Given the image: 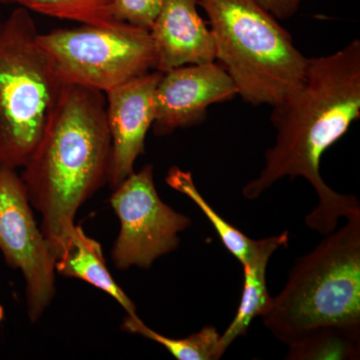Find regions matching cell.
<instances>
[{"label":"cell","mask_w":360,"mask_h":360,"mask_svg":"<svg viewBox=\"0 0 360 360\" xmlns=\"http://www.w3.org/2000/svg\"><path fill=\"white\" fill-rule=\"evenodd\" d=\"M265 11L274 16L276 20H288L292 18L303 0H257Z\"/></svg>","instance_id":"19"},{"label":"cell","mask_w":360,"mask_h":360,"mask_svg":"<svg viewBox=\"0 0 360 360\" xmlns=\"http://www.w3.org/2000/svg\"><path fill=\"white\" fill-rule=\"evenodd\" d=\"M39 33L25 7L0 23V167L25 165L65 86Z\"/></svg>","instance_id":"5"},{"label":"cell","mask_w":360,"mask_h":360,"mask_svg":"<svg viewBox=\"0 0 360 360\" xmlns=\"http://www.w3.org/2000/svg\"><path fill=\"white\" fill-rule=\"evenodd\" d=\"M0 251L25 281L28 317L39 321L56 295V257L37 226L21 177L0 167Z\"/></svg>","instance_id":"8"},{"label":"cell","mask_w":360,"mask_h":360,"mask_svg":"<svg viewBox=\"0 0 360 360\" xmlns=\"http://www.w3.org/2000/svg\"><path fill=\"white\" fill-rule=\"evenodd\" d=\"M37 39L65 84L105 94L156 70L150 32L129 23L59 28Z\"/></svg>","instance_id":"6"},{"label":"cell","mask_w":360,"mask_h":360,"mask_svg":"<svg viewBox=\"0 0 360 360\" xmlns=\"http://www.w3.org/2000/svg\"><path fill=\"white\" fill-rule=\"evenodd\" d=\"M198 0H165L151 26L155 70L165 72L184 65L217 60L212 30L198 11Z\"/></svg>","instance_id":"11"},{"label":"cell","mask_w":360,"mask_h":360,"mask_svg":"<svg viewBox=\"0 0 360 360\" xmlns=\"http://www.w3.org/2000/svg\"><path fill=\"white\" fill-rule=\"evenodd\" d=\"M125 333L143 336L167 348L179 360H217L220 335L212 326H206L198 333L186 338H170L149 328L137 315L127 314L122 323Z\"/></svg>","instance_id":"15"},{"label":"cell","mask_w":360,"mask_h":360,"mask_svg":"<svg viewBox=\"0 0 360 360\" xmlns=\"http://www.w3.org/2000/svg\"><path fill=\"white\" fill-rule=\"evenodd\" d=\"M238 96L231 77L219 63L184 65L162 72L155 91V120L158 136L205 122L212 104Z\"/></svg>","instance_id":"9"},{"label":"cell","mask_w":360,"mask_h":360,"mask_svg":"<svg viewBox=\"0 0 360 360\" xmlns=\"http://www.w3.org/2000/svg\"><path fill=\"white\" fill-rule=\"evenodd\" d=\"M56 271L94 285L120 303L127 314L137 315L134 303L111 276L101 243L87 236L82 226L75 225L71 232L68 243L56 258Z\"/></svg>","instance_id":"13"},{"label":"cell","mask_w":360,"mask_h":360,"mask_svg":"<svg viewBox=\"0 0 360 360\" xmlns=\"http://www.w3.org/2000/svg\"><path fill=\"white\" fill-rule=\"evenodd\" d=\"M113 191L110 202L120 224L111 250L116 269H149L179 248V234L191 226V219L160 200L153 165L130 174Z\"/></svg>","instance_id":"7"},{"label":"cell","mask_w":360,"mask_h":360,"mask_svg":"<svg viewBox=\"0 0 360 360\" xmlns=\"http://www.w3.org/2000/svg\"><path fill=\"white\" fill-rule=\"evenodd\" d=\"M165 0H115L113 18L117 21L150 30Z\"/></svg>","instance_id":"18"},{"label":"cell","mask_w":360,"mask_h":360,"mask_svg":"<svg viewBox=\"0 0 360 360\" xmlns=\"http://www.w3.org/2000/svg\"><path fill=\"white\" fill-rule=\"evenodd\" d=\"M162 72L150 71L105 92L106 120L111 139L108 184L111 188L134 172L155 120V91Z\"/></svg>","instance_id":"10"},{"label":"cell","mask_w":360,"mask_h":360,"mask_svg":"<svg viewBox=\"0 0 360 360\" xmlns=\"http://www.w3.org/2000/svg\"><path fill=\"white\" fill-rule=\"evenodd\" d=\"M110 160L105 94L65 84L20 176L56 258L77 225L78 210L108 184Z\"/></svg>","instance_id":"2"},{"label":"cell","mask_w":360,"mask_h":360,"mask_svg":"<svg viewBox=\"0 0 360 360\" xmlns=\"http://www.w3.org/2000/svg\"><path fill=\"white\" fill-rule=\"evenodd\" d=\"M326 236L296 262L262 316L285 345L322 330L360 342V217Z\"/></svg>","instance_id":"3"},{"label":"cell","mask_w":360,"mask_h":360,"mask_svg":"<svg viewBox=\"0 0 360 360\" xmlns=\"http://www.w3.org/2000/svg\"><path fill=\"white\" fill-rule=\"evenodd\" d=\"M167 182L172 188L184 193L193 201L194 205L200 207L201 212L214 227L225 248L240 262L241 265L250 262L255 252L257 240L248 238L245 234L238 231L227 220L222 219L219 213L213 210L212 206L205 200L196 188L191 172H184L179 167H172L168 172Z\"/></svg>","instance_id":"14"},{"label":"cell","mask_w":360,"mask_h":360,"mask_svg":"<svg viewBox=\"0 0 360 360\" xmlns=\"http://www.w3.org/2000/svg\"><path fill=\"white\" fill-rule=\"evenodd\" d=\"M30 11L82 25L115 26V0H11Z\"/></svg>","instance_id":"16"},{"label":"cell","mask_w":360,"mask_h":360,"mask_svg":"<svg viewBox=\"0 0 360 360\" xmlns=\"http://www.w3.org/2000/svg\"><path fill=\"white\" fill-rule=\"evenodd\" d=\"M288 231L257 240L252 257L248 264L243 265L245 283L238 312L231 326L219 338L220 356L224 355L229 345L238 336L246 335L251 322L255 317H262L269 311L272 297L269 295L266 288L267 264L271 255L278 248L288 246Z\"/></svg>","instance_id":"12"},{"label":"cell","mask_w":360,"mask_h":360,"mask_svg":"<svg viewBox=\"0 0 360 360\" xmlns=\"http://www.w3.org/2000/svg\"><path fill=\"white\" fill-rule=\"evenodd\" d=\"M360 117V40L340 51L309 58L300 86L272 106L270 122L276 142L265 151L264 167L243 188L255 200L284 177H302L319 196V205L305 217L312 231L328 236L341 217H360L356 196L336 193L321 174L322 155Z\"/></svg>","instance_id":"1"},{"label":"cell","mask_w":360,"mask_h":360,"mask_svg":"<svg viewBox=\"0 0 360 360\" xmlns=\"http://www.w3.org/2000/svg\"><path fill=\"white\" fill-rule=\"evenodd\" d=\"M198 2L210 20L217 60L246 103L274 106L300 86L309 58L257 0Z\"/></svg>","instance_id":"4"},{"label":"cell","mask_w":360,"mask_h":360,"mask_svg":"<svg viewBox=\"0 0 360 360\" xmlns=\"http://www.w3.org/2000/svg\"><path fill=\"white\" fill-rule=\"evenodd\" d=\"M288 347V360H356L360 356L359 341L333 330L311 333Z\"/></svg>","instance_id":"17"},{"label":"cell","mask_w":360,"mask_h":360,"mask_svg":"<svg viewBox=\"0 0 360 360\" xmlns=\"http://www.w3.org/2000/svg\"><path fill=\"white\" fill-rule=\"evenodd\" d=\"M0 1H7V0H0Z\"/></svg>","instance_id":"20"}]
</instances>
